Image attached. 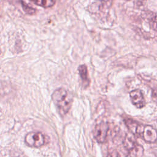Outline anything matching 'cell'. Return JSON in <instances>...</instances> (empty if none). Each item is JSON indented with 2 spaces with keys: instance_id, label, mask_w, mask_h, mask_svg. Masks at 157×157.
<instances>
[{
  "instance_id": "ba28073f",
  "label": "cell",
  "mask_w": 157,
  "mask_h": 157,
  "mask_svg": "<svg viewBox=\"0 0 157 157\" xmlns=\"http://www.w3.org/2000/svg\"><path fill=\"white\" fill-rule=\"evenodd\" d=\"M128 155L131 157H142L144 152V147L136 143L128 151Z\"/></svg>"
},
{
  "instance_id": "3957f363",
  "label": "cell",
  "mask_w": 157,
  "mask_h": 157,
  "mask_svg": "<svg viewBox=\"0 0 157 157\" xmlns=\"http://www.w3.org/2000/svg\"><path fill=\"white\" fill-rule=\"evenodd\" d=\"M108 131V123L105 121L102 120L95 125L93 130V136L99 143H103L107 138Z\"/></svg>"
},
{
  "instance_id": "30bf717a",
  "label": "cell",
  "mask_w": 157,
  "mask_h": 157,
  "mask_svg": "<svg viewBox=\"0 0 157 157\" xmlns=\"http://www.w3.org/2000/svg\"><path fill=\"white\" fill-rule=\"evenodd\" d=\"M33 1L34 4H37V6H42L43 7H46L48 6H50L48 4V1L47 0H30Z\"/></svg>"
},
{
  "instance_id": "7a4b0ae2",
  "label": "cell",
  "mask_w": 157,
  "mask_h": 157,
  "mask_svg": "<svg viewBox=\"0 0 157 157\" xmlns=\"http://www.w3.org/2000/svg\"><path fill=\"white\" fill-rule=\"evenodd\" d=\"M25 142L29 147L38 148L44 144L45 137L40 132H30L26 135Z\"/></svg>"
},
{
  "instance_id": "52a82bcc",
  "label": "cell",
  "mask_w": 157,
  "mask_h": 157,
  "mask_svg": "<svg viewBox=\"0 0 157 157\" xmlns=\"http://www.w3.org/2000/svg\"><path fill=\"white\" fill-rule=\"evenodd\" d=\"M78 71L79 75L80 76V78L82 80L83 85L85 87H86L89 86L90 85V79L88 78V70L86 65L82 64L78 66Z\"/></svg>"
},
{
  "instance_id": "8992f818",
  "label": "cell",
  "mask_w": 157,
  "mask_h": 157,
  "mask_svg": "<svg viewBox=\"0 0 157 157\" xmlns=\"http://www.w3.org/2000/svg\"><path fill=\"white\" fill-rule=\"evenodd\" d=\"M142 137L144 140L148 143H155L157 139L156 129L150 125L144 126Z\"/></svg>"
},
{
  "instance_id": "6da1fadb",
  "label": "cell",
  "mask_w": 157,
  "mask_h": 157,
  "mask_svg": "<svg viewBox=\"0 0 157 157\" xmlns=\"http://www.w3.org/2000/svg\"><path fill=\"white\" fill-rule=\"evenodd\" d=\"M52 99L61 115H64L69 112L73 101L72 95L63 88L55 90L52 95Z\"/></svg>"
},
{
  "instance_id": "277c9868",
  "label": "cell",
  "mask_w": 157,
  "mask_h": 157,
  "mask_svg": "<svg viewBox=\"0 0 157 157\" xmlns=\"http://www.w3.org/2000/svg\"><path fill=\"white\" fill-rule=\"evenodd\" d=\"M131 101L132 104L137 108L140 109L145 105V100L142 92L138 89L131 91L129 93Z\"/></svg>"
},
{
  "instance_id": "5b68a950",
  "label": "cell",
  "mask_w": 157,
  "mask_h": 157,
  "mask_svg": "<svg viewBox=\"0 0 157 157\" xmlns=\"http://www.w3.org/2000/svg\"><path fill=\"white\" fill-rule=\"evenodd\" d=\"M124 121L126 126L128 127L131 133L133 134L134 135H137L142 137L143 129L144 128V125L131 118H127L124 120Z\"/></svg>"
},
{
  "instance_id": "7c38bea8",
  "label": "cell",
  "mask_w": 157,
  "mask_h": 157,
  "mask_svg": "<svg viewBox=\"0 0 157 157\" xmlns=\"http://www.w3.org/2000/svg\"><path fill=\"white\" fill-rule=\"evenodd\" d=\"M55 1V0H53V1Z\"/></svg>"
},
{
  "instance_id": "9c48e42d",
  "label": "cell",
  "mask_w": 157,
  "mask_h": 157,
  "mask_svg": "<svg viewBox=\"0 0 157 157\" xmlns=\"http://www.w3.org/2000/svg\"><path fill=\"white\" fill-rule=\"evenodd\" d=\"M20 2L21 4V7H22L23 10L26 13L29 14V15H32V14H34L36 12V9H34L32 7L29 6L28 4L25 3V2H24L23 0H20Z\"/></svg>"
},
{
  "instance_id": "8fae6325",
  "label": "cell",
  "mask_w": 157,
  "mask_h": 157,
  "mask_svg": "<svg viewBox=\"0 0 157 157\" xmlns=\"http://www.w3.org/2000/svg\"><path fill=\"white\" fill-rule=\"evenodd\" d=\"M1 49H0V55H1Z\"/></svg>"
}]
</instances>
